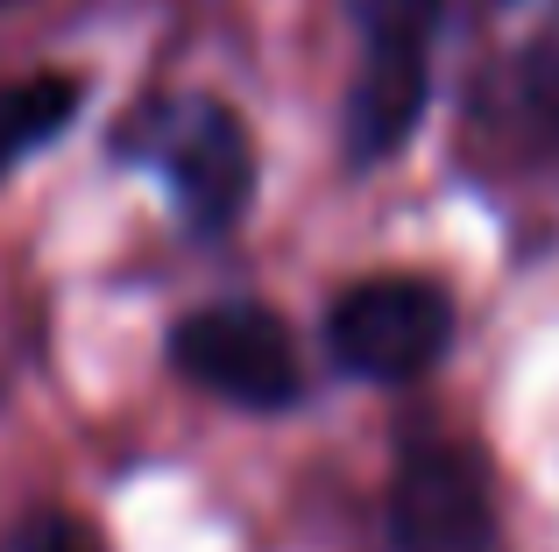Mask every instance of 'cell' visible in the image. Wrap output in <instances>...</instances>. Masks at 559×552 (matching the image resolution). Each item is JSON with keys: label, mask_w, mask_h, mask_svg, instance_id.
Instances as JSON below:
<instances>
[{"label": "cell", "mask_w": 559, "mask_h": 552, "mask_svg": "<svg viewBox=\"0 0 559 552\" xmlns=\"http://www.w3.org/2000/svg\"><path fill=\"white\" fill-rule=\"evenodd\" d=\"M453 340V304L425 276H361L333 298L326 347L361 383H411Z\"/></svg>", "instance_id": "1"}, {"label": "cell", "mask_w": 559, "mask_h": 552, "mask_svg": "<svg viewBox=\"0 0 559 552\" xmlns=\"http://www.w3.org/2000/svg\"><path fill=\"white\" fill-rule=\"evenodd\" d=\"M170 355L199 389L241 404V411H284L298 397V347L284 319L262 304H205L170 333Z\"/></svg>", "instance_id": "2"}, {"label": "cell", "mask_w": 559, "mask_h": 552, "mask_svg": "<svg viewBox=\"0 0 559 552\" xmlns=\"http://www.w3.org/2000/svg\"><path fill=\"white\" fill-rule=\"evenodd\" d=\"M390 525L404 552H503L489 475H481V460L467 446H447V440H425L404 454Z\"/></svg>", "instance_id": "3"}, {"label": "cell", "mask_w": 559, "mask_h": 552, "mask_svg": "<svg viewBox=\"0 0 559 552\" xmlns=\"http://www.w3.org/2000/svg\"><path fill=\"white\" fill-rule=\"evenodd\" d=\"M164 170L199 235L234 227L248 213V192H255V149H248L241 113L219 99H185L164 121Z\"/></svg>", "instance_id": "4"}, {"label": "cell", "mask_w": 559, "mask_h": 552, "mask_svg": "<svg viewBox=\"0 0 559 552\" xmlns=\"http://www.w3.org/2000/svg\"><path fill=\"white\" fill-rule=\"evenodd\" d=\"M425 113V43H369L347 93V164L369 170L382 156H396L411 142Z\"/></svg>", "instance_id": "5"}, {"label": "cell", "mask_w": 559, "mask_h": 552, "mask_svg": "<svg viewBox=\"0 0 559 552\" xmlns=\"http://www.w3.org/2000/svg\"><path fill=\"white\" fill-rule=\"evenodd\" d=\"M71 113H79V79L43 71V79L0 85V178H8L28 149H43V142L71 121Z\"/></svg>", "instance_id": "6"}, {"label": "cell", "mask_w": 559, "mask_h": 552, "mask_svg": "<svg viewBox=\"0 0 559 552\" xmlns=\"http://www.w3.org/2000/svg\"><path fill=\"white\" fill-rule=\"evenodd\" d=\"M347 14L369 43H425L447 14V0H347Z\"/></svg>", "instance_id": "7"}, {"label": "cell", "mask_w": 559, "mask_h": 552, "mask_svg": "<svg viewBox=\"0 0 559 552\" xmlns=\"http://www.w3.org/2000/svg\"><path fill=\"white\" fill-rule=\"evenodd\" d=\"M524 93H532V107L559 128V22L532 43V57H524Z\"/></svg>", "instance_id": "8"}, {"label": "cell", "mask_w": 559, "mask_h": 552, "mask_svg": "<svg viewBox=\"0 0 559 552\" xmlns=\"http://www.w3.org/2000/svg\"><path fill=\"white\" fill-rule=\"evenodd\" d=\"M28 552H99L85 539V525H71V517H43L36 531H28Z\"/></svg>", "instance_id": "9"}, {"label": "cell", "mask_w": 559, "mask_h": 552, "mask_svg": "<svg viewBox=\"0 0 559 552\" xmlns=\"http://www.w3.org/2000/svg\"><path fill=\"white\" fill-rule=\"evenodd\" d=\"M0 8H22V0H0Z\"/></svg>", "instance_id": "10"}]
</instances>
